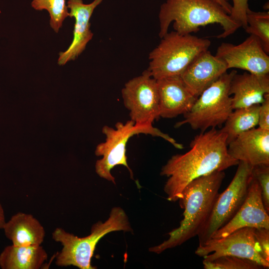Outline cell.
<instances>
[{
    "label": "cell",
    "mask_w": 269,
    "mask_h": 269,
    "mask_svg": "<svg viewBox=\"0 0 269 269\" xmlns=\"http://www.w3.org/2000/svg\"><path fill=\"white\" fill-rule=\"evenodd\" d=\"M239 161L228 152L227 136L212 128L195 136L190 149L173 155L162 166L160 175L168 177L164 190L169 201L181 198L186 186L194 179L237 165Z\"/></svg>",
    "instance_id": "cell-1"
},
{
    "label": "cell",
    "mask_w": 269,
    "mask_h": 269,
    "mask_svg": "<svg viewBox=\"0 0 269 269\" xmlns=\"http://www.w3.org/2000/svg\"><path fill=\"white\" fill-rule=\"evenodd\" d=\"M225 176L224 171H216L189 183L179 200L184 210L179 226L168 233L167 240L150 247L149 251L160 254L197 236L211 212Z\"/></svg>",
    "instance_id": "cell-2"
},
{
    "label": "cell",
    "mask_w": 269,
    "mask_h": 269,
    "mask_svg": "<svg viewBox=\"0 0 269 269\" xmlns=\"http://www.w3.org/2000/svg\"><path fill=\"white\" fill-rule=\"evenodd\" d=\"M158 19L160 38L168 32L172 22L174 31L181 35L197 32L200 27L210 24H219L223 32L216 36L218 38H225L241 27L213 0H166L160 6Z\"/></svg>",
    "instance_id": "cell-3"
},
{
    "label": "cell",
    "mask_w": 269,
    "mask_h": 269,
    "mask_svg": "<svg viewBox=\"0 0 269 269\" xmlns=\"http://www.w3.org/2000/svg\"><path fill=\"white\" fill-rule=\"evenodd\" d=\"M132 231L128 217L121 207L112 208L109 218L105 222L99 221L91 228V233L80 238L62 228H56L52 239L62 246L56 257L55 264L60 267L75 266L80 269H95L91 259L97 244L107 234L114 232Z\"/></svg>",
    "instance_id": "cell-4"
},
{
    "label": "cell",
    "mask_w": 269,
    "mask_h": 269,
    "mask_svg": "<svg viewBox=\"0 0 269 269\" xmlns=\"http://www.w3.org/2000/svg\"><path fill=\"white\" fill-rule=\"evenodd\" d=\"M211 44L208 39L191 34L181 35L175 31L168 32L150 52L147 70L156 80L181 76L193 59L208 50Z\"/></svg>",
    "instance_id": "cell-5"
},
{
    "label": "cell",
    "mask_w": 269,
    "mask_h": 269,
    "mask_svg": "<svg viewBox=\"0 0 269 269\" xmlns=\"http://www.w3.org/2000/svg\"><path fill=\"white\" fill-rule=\"evenodd\" d=\"M102 132L106 136V140L97 147L95 154L103 157L97 161L95 169L99 176L116 184L115 177L111 173L116 165H122L129 170L131 177L133 179V173L130 168L126 155V146L129 139L134 135L139 134H150L160 137L172 144L175 148L182 149L183 146L159 129L153 126L135 125L131 120L125 123L117 122L115 129L105 126Z\"/></svg>",
    "instance_id": "cell-6"
},
{
    "label": "cell",
    "mask_w": 269,
    "mask_h": 269,
    "mask_svg": "<svg viewBox=\"0 0 269 269\" xmlns=\"http://www.w3.org/2000/svg\"><path fill=\"white\" fill-rule=\"evenodd\" d=\"M237 73L235 70L226 72L205 90L190 110L184 114V119L176 123L175 127L188 124L192 129L204 132L224 124L233 111L229 90L232 79Z\"/></svg>",
    "instance_id": "cell-7"
},
{
    "label": "cell",
    "mask_w": 269,
    "mask_h": 269,
    "mask_svg": "<svg viewBox=\"0 0 269 269\" xmlns=\"http://www.w3.org/2000/svg\"><path fill=\"white\" fill-rule=\"evenodd\" d=\"M238 165L229 186L218 194L211 212L197 235L199 246H203L234 216L246 198L253 178V166L241 161Z\"/></svg>",
    "instance_id": "cell-8"
},
{
    "label": "cell",
    "mask_w": 269,
    "mask_h": 269,
    "mask_svg": "<svg viewBox=\"0 0 269 269\" xmlns=\"http://www.w3.org/2000/svg\"><path fill=\"white\" fill-rule=\"evenodd\" d=\"M126 108L135 125L152 126L160 117L157 80L146 70L127 82L122 90Z\"/></svg>",
    "instance_id": "cell-9"
},
{
    "label": "cell",
    "mask_w": 269,
    "mask_h": 269,
    "mask_svg": "<svg viewBox=\"0 0 269 269\" xmlns=\"http://www.w3.org/2000/svg\"><path fill=\"white\" fill-rule=\"evenodd\" d=\"M195 254L206 261H212L223 256H233L255 261L265 269L269 263L261 256V249L255 236V228L244 227L226 237L211 238L203 246H198Z\"/></svg>",
    "instance_id": "cell-10"
},
{
    "label": "cell",
    "mask_w": 269,
    "mask_h": 269,
    "mask_svg": "<svg viewBox=\"0 0 269 269\" xmlns=\"http://www.w3.org/2000/svg\"><path fill=\"white\" fill-rule=\"evenodd\" d=\"M215 56L223 61L228 69L238 68L257 74L269 73V56L258 38L250 35L238 45L223 42Z\"/></svg>",
    "instance_id": "cell-11"
},
{
    "label": "cell",
    "mask_w": 269,
    "mask_h": 269,
    "mask_svg": "<svg viewBox=\"0 0 269 269\" xmlns=\"http://www.w3.org/2000/svg\"><path fill=\"white\" fill-rule=\"evenodd\" d=\"M244 227L269 229V216L262 199L261 189L253 176L246 198L234 216L218 230L212 238L226 237L233 232Z\"/></svg>",
    "instance_id": "cell-12"
},
{
    "label": "cell",
    "mask_w": 269,
    "mask_h": 269,
    "mask_svg": "<svg viewBox=\"0 0 269 269\" xmlns=\"http://www.w3.org/2000/svg\"><path fill=\"white\" fill-rule=\"evenodd\" d=\"M102 1L94 0L90 3L85 4L82 0H68L69 16L75 19L73 37L68 48L59 53L57 62L59 65H64L68 62L75 60L85 50L93 36L90 29V20L94 10Z\"/></svg>",
    "instance_id": "cell-13"
},
{
    "label": "cell",
    "mask_w": 269,
    "mask_h": 269,
    "mask_svg": "<svg viewBox=\"0 0 269 269\" xmlns=\"http://www.w3.org/2000/svg\"><path fill=\"white\" fill-rule=\"evenodd\" d=\"M228 70L223 61L207 50L193 59L180 77L190 93L197 98Z\"/></svg>",
    "instance_id": "cell-14"
},
{
    "label": "cell",
    "mask_w": 269,
    "mask_h": 269,
    "mask_svg": "<svg viewBox=\"0 0 269 269\" xmlns=\"http://www.w3.org/2000/svg\"><path fill=\"white\" fill-rule=\"evenodd\" d=\"M228 152L253 166L269 165V130L258 127L241 134L228 144Z\"/></svg>",
    "instance_id": "cell-15"
},
{
    "label": "cell",
    "mask_w": 269,
    "mask_h": 269,
    "mask_svg": "<svg viewBox=\"0 0 269 269\" xmlns=\"http://www.w3.org/2000/svg\"><path fill=\"white\" fill-rule=\"evenodd\" d=\"M156 80L160 117L172 119L190 110L197 98L190 93L180 76Z\"/></svg>",
    "instance_id": "cell-16"
},
{
    "label": "cell",
    "mask_w": 269,
    "mask_h": 269,
    "mask_svg": "<svg viewBox=\"0 0 269 269\" xmlns=\"http://www.w3.org/2000/svg\"><path fill=\"white\" fill-rule=\"evenodd\" d=\"M267 94H269V74L237 73L230 83L229 94L233 95V110L261 105Z\"/></svg>",
    "instance_id": "cell-17"
},
{
    "label": "cell",
    "mask_w": 269,
    "mask_h": 269,
    "mask_svg": "<svg viewBox=\"0 0 269 269\" xmlns=\"http://www.w3.org/2000/svg\"><path fill=\"white\" fill-rule=\"evenodd\" d=\"M5 237L17 246L41 245L45 231L32 215L19 212L12 215L3 228Z\"/></svg>",
    "instance_id": "cell-18"
},
{
    "label": "cell",
    "mask_w": 269,
    "mask_h": 269,
    "mask_svg": "<svg viewBox=\"0 0 269 269\" xmlns=\"http://www.w3.org/2000/svg\"><path fill=\"white\" fill-rule=\"evenodd\" d=\"M48 255L41 245L5 247L0 254L1 269H39Z\"/></svg>",
    "instance_id": "cell-19"
},
{
    "label": "cell",
    "mask_w": 269,
    "mask_h": 269,
    "mask_svg": "<svg viewBox=\"0 0 269 269\" xmlns=\"http://www.w3.org/2000/svg\"><path fill=\"white\" fill-rule=\"evenodd\" d=\"M260 105L233 110L220 130L227 136L228 144L241 134L258 126Z\"/></svg>",
    "instance_id": "cell-20"
},
{
    "label": "cell",
    "mask_w": 269,
    "mask_h": 269,
    "mask_svg": "<svg viewBox=\"0 0 269 269\" xmlns=\"http://www.w3.org/2000/svg\"><path fill=\"white\" fill-rule=\"evenodd\" d=\"M246 31L256 37L260 41L264 50L269 54V12L247 11Z\"/></svg>",
    "instance_id": "cell-21"
},
{
    "label": "cell",
    "mask_w": 269,
    "mask_h": 269,
    "mask_svg": "<svg viewBox=\"0 0 269 269\" xmlns=\"http://www.w3.org/2000/svg\"><path fill=\"white\" fill-rule=\"evenodd\" d=\"M31 6L36 10H47L50 27L58 33L65 19L69 16L66 0H33Z\"/></svg>",
    "instance_id": "cell-22"
},
{
    "label": "cell",
    "mask_w": 269,
    "mask_h": 269,
    "mask_svg": "<svg viewBox=\"0 0 269 269\" xmlns=\"http://www.w3.org/2000/svg\"><path fill=\"white\" fill-rule=\"evenodd\" d=\"M204 269H261L262 266L252 260L233 256H223L212 261H203Z\"/></svg>",
    "instance_id": "cell-23"
},
{
    "label": "cell",
    "mask_w": 269,
    "mask_h": 269,
    "mask_svg": "<svg viewBox=\"0 0 269 269\" xmlns=\"http://www.w3.org/2000/svg\"><path fill=\"white\" fill-rule=\"evenodd\" d=\"M253 176L258 181L261 189V196L264 206L269 213V165H259L253 166Z\"/></svg>",
    "instance_id": "cell-24"
},
{
    "label": "cell",
    "mask_w": 269,
    "mask_h": 269,
    "mask_svg": "<svg viewBox=\"0 0 269 269\" xmlns=\"http://www.w3.org/2000/svg\"><path fill=\"white\" fill-rule=\"evenodd\" d=\"M228 1L229 0H225ZM233 5L229 14L231 18L244 29L247 26L246 17L249 7V0H232Z\"/></svg>",
    "instance_id": "cell-25"
},
{
    "label": "cell",
    "mask_w": 269,
    "mask_h": 269,
    "mask_svg": "<svg viewBox=\"0 0 269 269\" xmlns=\"http://www.w3.org/2000/svg\"><path fill=\"white\" fill-rule=\"evenodd\" d=\"M255 236L261 249V257L269 263V229L255 228Z\"/></svg>",
    "instance_id": "cell-26"
},
{
    "label": "cell",
    "mask_w": 269,
    "mask_h": 269,
    "mask_svg": "<svg viewBox=\"0 0 269 269\" xmlns=\"http://www.w3.org/2000/svg\"><path fill=\"white\" fill-rule=\"evenodd\" d=\"M258 127L269 130V94L265 96V100L261 105L259 113Z\"/></svg>",
    "instance_id": "cell-27"
},
{
    "label": "cell",
    "mask_w": 269,
    "mask_h": 269,
    "mask_svg": "<svg viewBox=\"0 0 269 269\" xmlns=\"http://www.w3.org/2000/svg\"><path fill=\"white\" fill-rule=\"evenodd\" d=\"M219 4L228 14H230L231 12L232 5L225 0H213Z\"/></svg>",
    "instance_id": "cell-28"
},
{
    "label": "cell",
    "mask_w": 269,
    "mask_h": 269,
    "mask_svg": "<svg viewBox=\"0 0 269 269\" xmlns=\"http://www.w3.org/2000/svg\"><path fill=\"white\" fill-rule=\"evenodd\" d=\"M5 222L4 210L2 204L0 202V229H3Z\"/></svg>",
    "instance_id": "cell-29"
}]
</instances>
